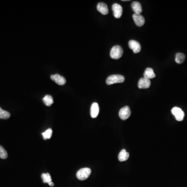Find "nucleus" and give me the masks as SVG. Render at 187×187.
<instances>
[{"instance_id": "423d86ee", "label": "nucleus", "mask_w": 187, "mask_h": 187, "mask_svg": "<svg viewBox=\"0 0 187 187\" xmlns=\"http://www.w3.org/2000/svg\"><path fill=\"white\" fill-rule=\"evenodd\" d=\"M113 15L115 18H120L122 16L123 12L122 7L119 4L115 3L112 7Z\"/></svg>"}, {"instance_id": "0eeeda50", "label": "nucleus", "mask_w": 187, "mask_h": 187, "mask_svg": "<svg viewBox=\"0 0 187 187\" xmlns=\"http://www.w3.org/2000/svg\"><path fill=\"white\" fill-rule=\"evenodd\" d=\"M128 46L131 50H132L134 53H138L140 52L141 47L138 42L136 41L130 40L128 42Z\"/></svg>"}, {"instance_id": "6e6552de", "label": "nucleus", "mask_w": 187, "mask_h": 187, "mask_svg": "<svg viewBox=\"0 0 187 187\" xmlns=\"http://www.w3.org/2000/svg\"><path fill=\"white\" fill-rule=\"evenodd\" d=\"M50 79L59 85H63L66 83V80L63 76L59 74H56L50 76Z\"/></svg>"}, {"instance_id": "f3484780", "label": "nucleus", "mask_w": 187, "mask_h": 187, "mask_svg": "<svg viewBox=\"0 0 187 187\" xmlns=\"http://www.w3.org/2000/svg\"><path fill=\"white\" fill-rule=\"evenodd\" d=\"M185 55L184 54L181 53H178L176 54V58H175V61L177 63L180 64L184 63L185 60Z\"/></svg>"}, {"instance_id": "1a4fd4ad", "label": "nucleus", "mask_w": 187, "mask_h": 187, "mask_svg": "<svg viewBox=\"0 0 187 187\" xmlns=\"http://www.w3.org/2000/svg\"><path fill=\"white\" fill-rule=\"evenodd\" d=\"M150 85H151V82L150 80L147 79L145 77L141 78L138 83V86L139 89H148L150 87Z\"/></svg>"}, {"instance_id": "f03ea898", "label": "nucleus", "mask_w": 187, "mask_h": 187, "mask_svg": "<svg viewBox=\"0 0 187 187\" xmlns=\"http://www.w3.org/2000/svg\"><path fill=\"white\" fill-rule=\"evenodd\" d=\"M92 171L89 168H83L77 171L76 177L80 180H84L90 176Z\"/></svg>"}, {"instance_id": "6ab92c4d", "label": "nucleus", "mask_w": 187, "mask_h": 187, "mask_svg": "<svg viewBox=\"0 0 187 187\" xmlns=\"http://www.w3.org/2000/svg\"><path fill=\"white\" fill-rule=\"evenodd\" d=\"M11 116V114L7 111L3 110L0 107V119H7Z\"/></svg>"}, {"instance_id": "ddd939ff", "label": "nucleus", "mask_w": 187, "mask_h": 187, "mask_svg": "<svg viewBox=\"0 0 187 187\" xmlns=\"http://www.w3.org/2000/svg\"><path fill=\"white\" fill-rule=\"evenodd\" d=\"M132 8L134 11V14H140L142 12V7L140 3L137 1H134L132 3Z\"/></svg>"}, {"instance_id": "2eb2a0df", "label": "nucleus", "mask_w": 187, "mask_h": 187, "mask_svg": "<svg viewBox=\"0 0 187 187\" xmlns=\"http://www.w3.org/2000/svg\"><path fill=\"white\" fill-rule=\"evenodd\" d=\"M144 77L147 79L150 80L155 77L153 69L151 68H148L145 70L144 74Z\"/></svg>"}, {"instance_id": "4468645a", "label": "nucleus", "mask_w": 187, "mask_h": 187, "mask_svg": "<svg viewBox=\"0 0 187 187\" xmlns=\"http://www.w3.org/2000/svg\"><path fill=\"white\" fill-rule=\"evenodd\" d=\"M129 154L128 152L126 151V150L123 149L122 151L120 152L119 156H118V159L120 162L125 161L129 158Z\"/></svg>"}, {"instance_id": "39448f33", "label": "nucleus", "mask_w": 187, "mask_h": 187, "mask_svg": "<svg viewBox=\"0 0 187 187\" xmlns=\"http://www.w3.org/2000/svg\"><path fill=\"white\" fill-rule=\"evenodd\" d=\"M131 111L129 107L125 106L121 108L119 111V116L121 119L126 120L131 116Z\"/></svg>"}, {"instance_id": "9b49d317", "label": "nucleus", "mask_w": 187, "mask_h": 187, "mask_svg": "<svg viewBox=\"0 0 187 187\" xmlns=\"http://www.w3.org/2000/svg\"><path fill=\"white\" fill-rule=\"evenodd\" d=\"M99 112V107L97 102H94L90 108V115L92 118H97Z\"/></svg>"}, {"instance_id": "dca6fc26", "label": "nucleus", "mask_w": 187, "mask_h": 187, "mask_svg": "<svg viewBox=\"0 0 187 187\" xmlns=\"http://www.w3.org/2000/svg\"><path fill=\"white\" fill-rule=\"evenodd\" d=\"M43 102L46 106L50 107L54 103L53 98L51 96L47 95L43 98Z\"/></svg>"}, {"instance_id": "20e7f679", "label": "nucleus", "mask_w": 187, "mask_h": 187, "mask_svg": "<svg viewBox=\"0 0 187 187\" xmlns=\"http://www.w3.org/2000/svg\"><path fill=\"white\" fill-rule=\"evenodd\" d=\"M172 113L176 118L178 121H181L183 120L185 116V113L182 109L178 107H174L172 109Z\"/></svg>"}, {"instance_id": "f8f14e48", "label": "nucleus", "mask_w": 187, "mask_h": 187, "mask_svg": "<svg viewBox=\"0 0 187 187\" xmlns=\"http://www.w3.org/2000/svg\"><path fill=\"white\" fill-rule=\"evenodd\" d=\"M97 9L98 11H99L101 14L106 15H107L109 13V10H108V7L106 4L104 3H99L97 4Z\"/></svg>"}, {"instance_id": "f257e3e1", "label": "nucleus", "mask_w": 187, "mask_h": 187, "mask_svg": "<svg viewBox=\"0 0 187 187\" xmlns=\"http://www.w3.org/2000/svg\"><path fill=\"white\" fill-rule=\"evenodd\" d=\"M125 80V77L119 74L111 75L107 77L106 80V83L107 85H112L115 83H123Z\"/></svg>"}, {"instance_id": "7ed1b4c3", "label": "nucleus", "mask_w": 187, "mask_h": 187, "mask_svg": "<svg viewBox=\"0 0 187 187\" xmlns=\"http://www.w3.org/2000/svg\"><path fill=\"white\" fill-rule=\"evenodd\" d=\"M123 50L119 45L113 46L110 51V57L114 59H119L122 56Z\"/></svg>"}, {"instance_id": "9d476101", "label": "nucleus", "mask_w": 187, "mask_h": 187, "mask_svg": "<svg viewBox=\"0 0 187 187\" xmlns=\"http://www.w3.org/2000/svg\"><path fill=\"white\" fill-rule=\"evenodd\" d=\"M133 18L135 24L138 27H141L145 24V18L141 15L134 14L133 15Z\"/></svg>"}, {"instance_id": "412c9836", "label": "nucleus", "mask_w": 187, "mask_h": 187, "mask_svg": "<svg viewBox=\"0 0 187 187\" xmlns=\"http://www.w3.org/2000/svg\"><path fill=\"white\" fill-rule=\"evenodd\" d=\"M8 157V154L5 149L0 145V158L2 159H6Z\"/></svg>"}, {"instance_id": "a211bd4d", "label": "nucleus", "mask_w": 187, "mask_h": 187, "mask_svg": "<svg viewBox=\"0 0 187 187\" xmlns=\"http://www.w3.org/2000/svg\"><path fill=\"white\" fill-rule=\"evenodd\" d=\"M41 177L43 179V183H47L49 184L50 182H52V178L50 175L49 173H43L41 175Z\"/></svg>"}, {"instance_id": "aec40b11", "label": "nucleus", "mask_w": 187, "mask_h": 187, "mask_svg": "<svg viewBox=\"0 0 187 187\" xmlns=\"http://www.w3.org/2000/svg\"><path fill=\"white\" fill-rule=\"evenodd\" d=\"M52 133H53V131L51 128H49L44 132L42 133V136L43 137V139L44 140H47L50 139L52 137Z\"/></svg>"}]
</instances>
